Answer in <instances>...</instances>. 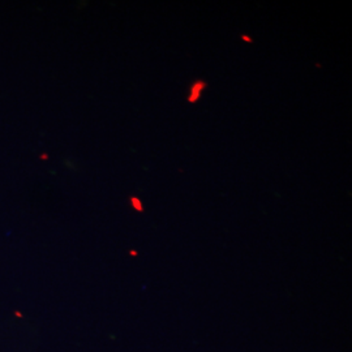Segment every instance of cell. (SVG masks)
Returning <instances> with one entry per match:
<instances>
[{
	"label": "cell",
	"instance_id": "obj_1",
	"mask_svg": "<svg viewBox=\"0 0 352 352\" xmlns=\"http://www.w3.org/2000/svg\"><path fill=\"white\" fill-rule=\"evenodd\" d=\"M206 87H208L206 81H204L201 78L195 80V81L192 82V85H190V89H189V96L188 98H187V101H188L189 103H196V102H199Z\"/></svg>",
	"mask_w": 352,
	"mask_h": 352
},
{
	"label": "cell",
	"instance_id": "obj_3",
	"mask_svg": "<svg viewBox=\"0 0 352 352\" xmlns=\"http://www.w3.org/2000/svg\"><path fill=\"white\" fill-rule=\"evenodd\" d=\"M240 37H241V39H243L244 42H248V43H253V38L250 37V36H247V34H241Z\"/></svg>",
	"mask_w": 352,
	"mask_h": 352
},
{
	"label": "cell",
	"instance_id": "obj_2",
	"mask_svg": "<svg viewBox=\"0 0 352 352\" xmlns=\"http://www.w3.org/2000/svg\"><path fill=\"white\" fill-rule=\"evenodd\" d=\"M129 201H131V205L140 212V213H142L144 212V206H142V202L140 200L139 197H135V196H131V199H129Z\"/></svg>",
	"mask_w": 352,
	"mask_h": 352
}]
</instances>
